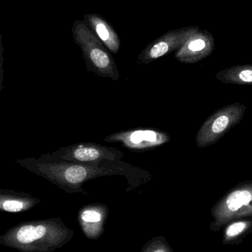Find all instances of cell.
<instances>
[{
	"label": "cell",
	"instance_id": "5bb4252c",
	"mask_svg": "<svg viewBox=\"0 0 252 252\" xmlns=\"http://www.w3.org/2000/svg\"><path fill=\"white\" fill-rule=\"evenodd\" d=\"M229 118L226 116L219 117L213 122V125H212V131L214 133H220L226 128V126L229 124Z\"/></svg>",
	"mask_w": 252,
	"mask_h": 252
},
{
	"label": "cell",
	"instance_id": "7c38bea8",
	"mask_svg": "<svg viewBox=\"0 0 252 252\" xmlns=\"http://www.w3.org/2000/svg\"><path fill=\"white\" fill-rule=\"evenodd\" d=\"M222 244L225 246H238L252 232V218L232 220L223 228Z\"/></svg>",
	"mask_w": 252,
	"mask_h": 252
},
{
	"label": "cell",
	"instance_id": "9c48e42d",
	"mask_svg": "<svg viewBox=\"0 0 252 252\" xmlns=\"http://www.w3.org/2000/svg\"><path fill=\"white\" fill-rule=\"evenodd\" d=\"M109 213L107 206L100 203L87 204L79 210L78 223L87 238L97 240L103 235Z\"/></svg>",
	"mask_w": 252,
	"mask_h": 252
},
{
	"label": "cell",
	"instance_id": "30bf717a",
	"mask_svg": "<svg viewBox=\"0 0 252 252\" xmlns=\"http://www.w3.org/2000/svg\"><path fill=\"white\" fill-rule=\"evenodd\" d=\"M84 19L85 25L95 34L108 50L117 54L121 48V40L109 22L96 13H87L84 15Z\"/></svg>",
	"mask_w": 252,
	"mask_h": 252
},
{
	"label": "cell",
	"instance_id": "7a4b0ae2",
	"mask_svg": "<svg viewBox=\"0 0 252 252\" xmlns=\"http://www.w3.org/2000/svg\"><path fill=\"white\" fill-rule=\"evenodd\" d=\"M60 218L22 221L0 235V245L20 252H53L74 237Z\"/></svg>",
	"mask_w": 252,
	"mask_h": 252
},
{
	"label": "cell",
	"instance_id": "3957f363",
	"mask_svg": "<svg viewBox=\"0 0 252 252\" xmlns=\"http://www.w3.org/2000/svg\"><path fill=\"white\" fill-rule=\"evenodd\" d=\"M72 32L75 43L81 49L87 69L97 76L118 81L120 72L115 59L84 21H75Z\"/></svg>",
	"mask_w": 252,
	"mask_h": 252
},
{
	"label": "cell",
	"instance_id": "4fadbf2b",
	"mask_svg": "<svg viewBox=\"0 0 252 252\" xmlns=\"http://www.w3.org/2000/svg\"><path fill=\"white\" fill-rule=\"evenodd\" d=\"M140 252H173L167 239L162 235L154 237L142 247Z\"/></svg>",
	"mask_w": 252,
	"mask_h": 252
},
{
	"label": "cell",
	"instance_id": "ba28073f",
	"mask_svg": "<svg viewBox=\"0 0 252 252\" xmlns=\"http://www.w3.org/2000/svg\"><path fill=\"white\" fill-rule=\"evenodd\" d=\"M214 46L213 34L198 28L176 52L175 58L182 63H192L207 56Z\"/></svg>",
	"mask_w": 252,
	"mask_h": 252
},
{
	"label": "cell",
	"instance_id": "9a60e30c",
	"mask_svg": "<svg viewBox=\"0 0 252 252\" xmlns=\"http://www.w3.org/2000/svg\"><path fill=\"white\" fill-rule=\"evenodd\" d=\"M240 78L246 82H252V70L247 69V70L242 71L240 73Z\"/></svg>",
	"mask_w": 252,
	"mask_h": 252
},
{
	"label": "cell",
	"instance_id": "8fae6325",
	"mask_svg": "<svg viewBox=\"0 0 252 252\" xmlns=\"http://www.w3.org/2000/svg\"><path fill=\"white\" fill-rule=\"evenodd\" d=\"M41 202L39 198L28 192L13 189H0V211L21 213L28 211Z\"/></svg>",
	"mask_w": 252,
	"mask_h": 252
},
{
	"label": "cell",
	"instance_id": "277c9868",
	"mask_svg": "<svg viewBox=\"0 0 252 252\" xmlns=\"http://www.w3.org/2000/svg\"><path fill=\"white\" fill-rule=\"evenodd\" d=\"M124 154L120 150L93 142H81L59 148L52 154L40 157L54 161L80 163L119 162Z\"/></svg>",
	"mask_w": 252,
	"mask_h": 252
},
{
	"label": "cell",
	"instance_id": "52a82bcc",
	"mask_svg": "<svg viewBox=\"0 0 252 252\" xmlns=\"http://www.w3.org/2000/svg\"><path fill=\"white\" fill-rule=\"evenodd\" d=\"M198 26H189L172 30L148 44L138 56V62L148 64L157 59L177 51L187 39L198 29Z\"/></svg>",
	"mask_w": 252,
	"mask_h": 252
},
{
	"label": "cell",
	"instance_id": "5b68a950",
	"mask_svg": "<svg viewBox=\"0 0 252 252\" xmlns=\"http://www.w3.org/2000/svg\"><path fill=\"white\" fill-rule=\"evenodd\" d=\"M212 232H219L232 220L252 218V189H238L228 194L218 202L211 210Z\"/></svg>",
	"mask_w": 252,
	"mask_h": 252
},
{
	"label": "cell",
	"instance_id": "8992f818",
	"mask_svg": "<svg viewBox=\"0 0 252 252\" xmlns=\"http://www.w3.org/2000/svg\"><path fill=\"white\" fill-rule=\"evenodd\" d=\"M170 136L162 130L153 128H137L121 130L106 136L105 142L119 143L135 152L148 151L168 143Z\"/></svg>",
	"mask_w": 252,
	"mask_h": 252
},
{
	"label": "cell",
	"instance_id": "6da1fadb",
	"mask_svg": "<svg viewBox=\"0 0 252 252\" xmlns=\"http://www.w3.org/2000/svg\"><path fill=\"white\" fill-rule=\"evenodd\" d=\"M16 164L31 173L44 178L59 187L67 193L81 192L87 195L82 186L85 182L102 176L124 175L130 183V189L136 188L128 174H132V167L128 164L121 166L119 162L80 163L72 161H54L38 158H22Z\"/></svg>",
	"mask_w": 252,
	"mask_h": 252
}]
</instances>
